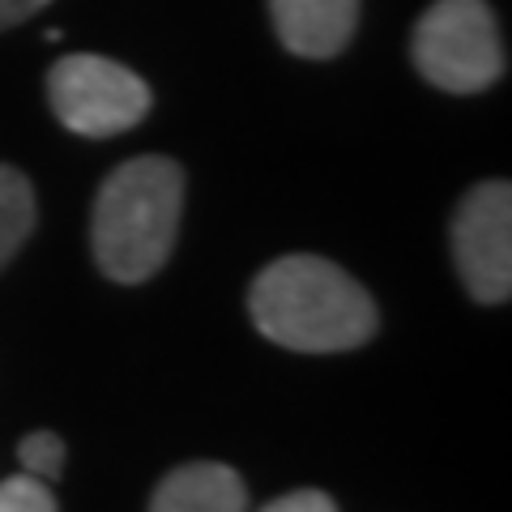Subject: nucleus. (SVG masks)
I'll return each mask as SVG.
<instances>
[{
    "label": "nucleus",
    "instance_id": "obj_12",
    "mask_svg": "<svg viewBox=\"0 0 512 512\" xmlns=\"http://www.w3.org/2000/svg\"><path fill=\"white\" fill-rule=\"evenodd\" d=\"M43 5H52V0H0V30L18 26L26 18H35Z\"/></svg>",
    "mask_w": 512,
    "mask_h": 512
},
{
    "label": "nucleus",
    "instance_id": "obj_11",
    "mask_svg": "<svg viewBox=\"0 0 512 512\" xmlns=\"http://www.w3.org/2000/svg\"><path fill=\"white\" fill-rule=\"evenodd\" d=\"M261 512H338L325 491H291V495H278L274 504H265Z\"/></svg>",
    "mask_w": 512,
    "mask_h": 512
},
{
    "label": "nucleus",
    "instance_id": "obj_3",
    "mask_svg": "<svg viewBox=\"0 0 512 512\" xmlns=\"http://www.w3.org/2000/svg\"><path fill=\"white\" fill-rule=\"evenodd\" d=\"M414 69L448 94H478L504 77L500 22L487 0H436L414 26Z\"/></svg>",
    "mask_w": 512,
    "mask_h": 512
},
{
    "label": "nucleus",
    "instance_id": "obj_9",
    "mask_svg": "<svg viewBox=\"0 0 512 512\" xmlns=\"http://www.w3.org/2000/svg\"><path fill=\"white\" fill-rule=\"evenodd\" d=\"M18 461H22L26 474L52 483V478H60V470H64V440L52 436V431H30V436L18 444Z\"/></svg>",
    "mask_w": 512,
    "mask_h": 512
},
{
    "label": "nucleus",
    "instance_id": "obj_8",
    "mask_svg": "<svg viewBox=\"0 0 512 512\" xmlns=\"http://www.w3.org/2000/svg\"><path fill=\"white\" fill-rule=\"evenodd\" d=\"M35 227V188L22 171L0 163V269H5Z\"/></svg>",
    "mask_w": 512,
    "mask_h": 512
},
{
    "label": "nucleus",
    "instance_id": "obj_10",
    "mask_svg": "<svg viewBox=\"0 0 512 512\" xmlns=\"http://www.w3.org/2000/svg\"><path fill=\"white\" fill-rule=\"evenodd\" d=\"M0 512H56V500L43 478L18 474L0 483Z\"/></svg>",
    "mask_w": 512,
    "mask_h": 512
},
{
    "label": "nucleus",
    "instance_id": "obj_6",
    "mask_svg": "<svg viewBox=\"0 0 512 512\" xmlns=\"http://www.w3.org/2000/svg\"><path fill=\"white\" fill-rule=\"evenodd\" d=\"M269 13L286 52L308 60L338 56L359 26V0H269Z\"/></svg>",
    "mask_w": 512,
    "mask_h": 512
},
{
    "label": "nucleus",
    "instance_id": "obj_7",
    "mask_svg": "<svg viewBox=\"0 0 512 512\" xmlns=\"http://www.w3.org/2000/svg\"><path fill=\"white\" fill-rule=\"evenodd\" d=\"M150 512H248V487L222 461H188L158 483Z\"/></svg>",
    "mask_w": 512,
    "mask_h": 512
},
{
    "label": "nucleus",
    "instance_id": "obj_4",
    "mask_svg": "<svg viewBox=\"0 0 512 512\" xmlns=\"http://www.w3.org/2000/svg\"><path fill=\"white\" fill-rule=\"evenodd\" d=\"M47 99L56 120L82 137H116L146 120L150 86L107 56H64L47 73Z\"/></svg>",
    "mask_w": 512,
    "mask_h": 512
},
{
    "label": "nucleus",
    "instance_id": "obj_5",
    "mask_svg": "<svg viewBox=\"0 0 512 512\" xmlns=\"http://www.w3.org/2000/svg\"><path fill=\"white\" fill-rule=\"evenodd\" d=\"M453 261L478 303H504L512 291V188L487 180L453 214Z\"/></svg>",
    "mask_w": 512,
    "mask_h": 512
},
{
    "label": "nucleus",
    "instance_id": "obj_2",
    "mask_svg": "<svg viewBox=\"0 0 512 512\" xmlns=\"http://www.w3.org/2000/svg\"><path fill=\"white\" fill-rule=\"evenodd\" d=\"M184 210V171L171 158H133L99 188L90 222L94 261L111 282H146L167 265Z\"/></svg>",
    "mask_w": 512,
    "mask_h": 512
},
{
    "label": "nucleus",
    "instance_id": "obj_1",
    "mask_svg": "<svg viewBox=\"0 0 512 512\" xmlns=\"http://www.w3.org/2000/svg\"><path fill=\"white\" fill-rule=\"evenodd\" d=\"M248 312L269 342L299 355H338L376 333L380 312L372 295L325 256H278L256 274Z\"/></svg>",
    "mask_w": 512,
    "mask_h": 512
}]
</instances>
